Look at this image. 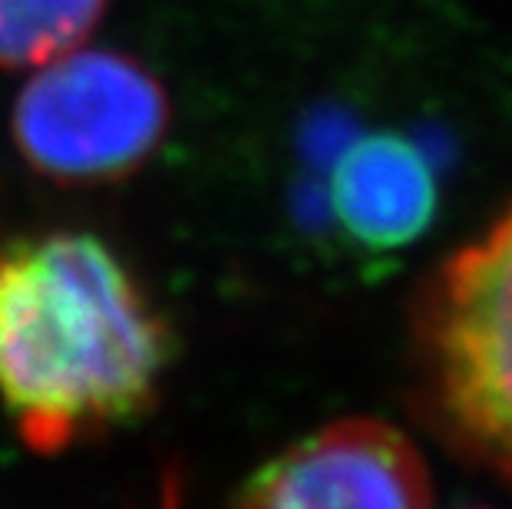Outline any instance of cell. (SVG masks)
<instances>
[{
    "instance_id": "obj_3",
    "label": "cell",
    "mask_w": 512,
    "mask_h": 509,
    "mask_svg": "<svg viewBox=\"0 0 512 509\" xmlns=\"http://www.w3.org/2000/svg\"><path fill=\"white\" fill-rule=\"evenodd\" d=\"M423 357L446 430L512 480V212L443 265Z\"/></svg>"
},
{
    "instance_id": "obj_1",
    "label": "cell",
    "mask_w": 512,
    "mask_h": 509,
    "mask_svg": "<svg viewBox=\"0 0 512 509\" xmlns=\"http://www.w3.org/2000/svg\"><path fill=\"white\" fill-rule=\"evenodd\" d=\"M172 338L103 238L0 245V404L20 440L60 453L146 414Z\"/></svg>"
},
{
    "instance_id": "obj_5",
    "label": "cell",
    "mask_w": 512,
    "mask_h": 509,
    "mask_svg": "<svg viewBox=\"0 0 512 509\" xmlns=\"http://www.w3.org/2000/svg\"><path fill=\"white\" fill-rule=\"evenodd\" d=\"M331 209L357 245L390 252L430 229L437 176L427 156L397 133H367L334 162Z\"/></svg>"
},
{
    "instance_id": "obj_4",
    "label": "cell",
    "mask_w": 512,
    "mask_h": 509,
    "mask_svg": "<svg viewBox=\"0 0 512 509\" xmlns=\"http://www.w3.org/2000/svg\"><path fill=\"white\" fill-rule=\"evenodd\" d=\"M420 450L374 417L324 424L248 476L232 509H430Z\"/></svg>"
},
{
    "instance_id": "obj_6",
    "label": "cell",
    "mask_w": 512,
    "mask_h": 509,
    "mask_svg": "<svg viewBox=\"0 0 512 509\" xmlns=\"http://www.w3.org/2000/svg\"><path fill=\"white\" fill-rule=\"evenodd\" d=\"M110 0H0V70H37L86 47Z\"/></svg>"
},
{
    "instance_id": "obj_2",
    "label": "cell",
    "mask_w": 512,
    "mask_h": 509,
    "mask_svg": "<svg viewBox=\"0 0 512 509\" xmlns=\"http://www.w3.org/2000/svg\"><path fill=\"white\" fill-rule=\"evenodd\" d=\"M169 123L162 80L110 47H80L30 70L10 113L20 159L57 186L129 179L156 156Z\"/></svg>"
}]
</instances>
